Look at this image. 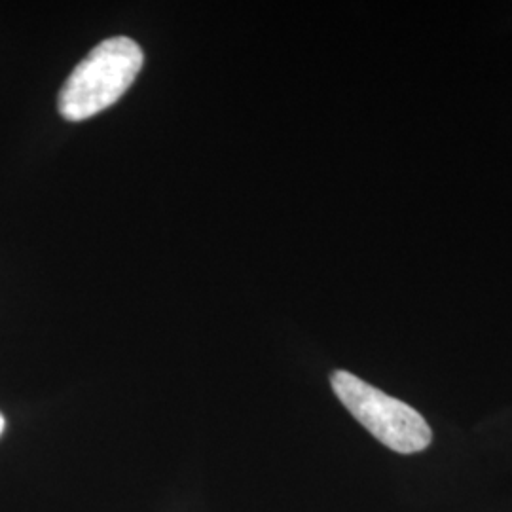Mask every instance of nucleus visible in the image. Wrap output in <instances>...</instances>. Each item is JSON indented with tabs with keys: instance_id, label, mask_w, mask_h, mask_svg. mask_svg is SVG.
<instances>
[{
	"instance_id": "1",
	"label": "nucleus",
	"mask_w": 512,
	"mask_h": 512,
	"mask_svg": "<svg viewBox=\"0 0 512 512\" xmlns=\"http://www.w3.org/2000/svg\"><path fill=\"white\" fill-rule=\"evenodd\" d=\"M145 63L141 46L128 37L103 40L86 55L59 92L65 120L82 122L112 107L135 82Z\"/></svg>"
},
{
	"instance_id": "2",
	"label": "nucleus",
	"mask_w": 512,
	"mask_h": 512,
	"mask_svg": "<svg viewBox=\"0 0 512 512\" xmlns=\"http://www.w3.org/2000/svg\"><path fill=\"white\" fill-rule=\"evenodd\" d=\"M330 385L349 414L389 450L418 454L431 444L429 423L410 404L389 397L346 370H336L330 376Z\"/></svg>"
},
{
	"instance_id": "3",
	"label": "nucleus",
	"mask_w": 512,
	"mask_h": 512,
	"mask_svg": "<svg viewBox=\"0 0 512 512\" xmlns=\"http://www.w3.org/2000/svg\"><path fill=\"white\" fill-rule=\"evenodd\" d=\"M4 427H6V420H4V416L0 414V435H2V431H4Z\"/></svg>"
}]
</instances>
